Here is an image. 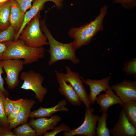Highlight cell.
<instances>
[{
    "instance_id": "1",
    "label": "cell",
    "mask_w": 136,
    "mask_h": 136,
    "mask_svg": "<svg viewBox=\"0 0 136 136\" xmlns=\"http://www.w3.org/2000/svg\"><path fill=\"white\" fill-rule=\"evenodd\" d=\"M46 16L40 20V24L41 30L46 36L50 46L49 49L47 50L50 55L48 65L51 66L57 61L63 60H69L75 64L79 63L80 60L76 55L77 49L74 41L65 43L55 39L46 25Z\"/></svg>"
},
{
    "instance_id": "23",
    "label": "cell",
    "mask_w": 136,
    "mask_h": 136,
    "mask_svg": "<svg viewBox=\"0 0 136 136\" xmlns=\"http://www.w3.org/2000/svg\"><path fill=\"white\" fill-rule=\"evenodd\" d=\"M6 97L3 92L0 90V124L3 128L8 127L9 125L4 107V102Z\"/></svg>"
},
{
    "instance_id": "20",
    "label": "cell",
    "mask_w": 136,
    "mask_h": 136,
    "mask_svg": "<svg viewBox=\"0 0 136 136\" xmlns=\"http://www.w3.org/2000/svg\"><path fill=\"white\" fill-rule=\"evenodd\" d=\"M130 122L136 128V100L125 103L120 105Z\"/></svg>"
},
{
    "instance_id": "8",
    "label": "cell",
    "mask_w": 136,
    "mask_h": 136,
    "mask_svg": "<svg viewBox=\"0 0 136 136\" xmlns=\"http://www.w3.org/2000/svg\"><path fill=\"white\" fill-rule=\"evenodd\" d=\"M65 68L66 73H63L66 81L71 85L86 108H89L90 104L89 100V95L83 84V82L81 80L79 73L72 71L68 66L66 65Z\"/></svg>"
},
{
    "instance_id": "30",
    "label": "cell",
    "mask_w": 136,
    "mask_h": 136,
    "mask_svg": "<svg viewBox=\"0 0 136 136\" xmlns=\"http://www.w3.org/2000/svg\"><path fill=\"white\" fill-rule=\"evenodd\" d=\"M13 106V100L6 97L4 102V107L6 114L7 117L11 113Z\"/></svg>"
},
{
    "instance_id": "32",
    "label": "cell",
    "mask_w": 136,
    "mask_h": 136,
    "mask_svg": "<svg viewBox=\"0 0 136 136\" xmlns=\"http://www.w3.org/2000/svg\"><path fill=\"white\" fill-rule=\"evenodd\" d=\"M0 136H15L8 127L3 128L0 131Z\"/></svg>"
},
{
    "instance_id": "22",
    "label": "cell",
    "mask_w": 136,
    "mask_h": 136,
    "mask_svg": "<svg viewBox=\"0 0 136 136\" xmlns=\"http://www.w3.org/2000/svg\"><path fill=\"white\" fill-rule=\"evenodd\" d=\"M12 131L15 136H37L35 131L28 123L16 127Z\"/></svg>"
},
{
    "instance_id": "14",
    "label": "cell",
    "mask_w": 136,
    "mask_h": 136,
    "mask_svg": "<svg viewBox=\"0 0 136 136\" xmlns=\"http://www.w3.org/2000/svg\"><path fill=\"white\" fill-rule=\"evenodd\" d=\"M111 76L101 80H93L87 78L84 80L80 76L83 82L89 86L90 90L89 95V100L90 104H94L95 101L97 96L103 91H105L110 86L109 84Z\"/></svg>"
},
{
    "instance_id": "19",
    "label": "cell",
    "mask_w": 136,
    "mask_h": 136,
    "mask_svg": "<svg viewBox=\"0 0 136 136\" xmlns=\"http://www.w3.org/2000/svg\"><path fill=\"white\" fill-rule=\"evenodd\" d=\"M11 4V0L0 4V32L10 26L9 16Z\"/></svg>"
},
{
    "instance_id": "13",
    "label": "cell",
    "mask_w": 136,
    "mask_h": 136,
    "mask_svg": "<svg viewBox=\"0 0 136 136\" xmlns=\"http://www.w3.org/2000/svg\"><path fill=\"white\" fill-rule=\"evenodd\" d=\"M110 133L113 136H136V128L129 121L122 108L118 120Z\"/></svg>"
},
{
    "instance_id": "17",
    "label": "cell",
    "mask_w": 136,
    "mask_h": 136,
    "mask_svg": "<svg viewBox=\"0 0 136 136\" xmlns=\"http://www.w3.org/2000/svg\"><path fill=\"white\" fill-rule=\"evenodd\" d=\"M36 103L34 100L27 99L16 117L9 123V128L12 129L19 125L28 123V120L31 112V109Z\"/></svg>"
},
{
    "instance_id": "5",
    "label": "cell",
    "mask_w": 136,
    "mask_h": 136,
    "mask_svg": "<svg viewBox=\"0 0 136 136\" xmlns=\"http://www.w3.org/2000/svg\"><path fill=\"white\" fill-rule=\"evenodd\" d=\"M20 78L23 81L20 88L32 91L35 98L40 103L43 102L45 96L48 92L47 89L42 85L44 78L40 73L30 70L22 72Z\"/></svg>"
},
{
    "instance_id": "7",
    "label": "cell",
    "mask_w": 136,
    "mask_h": 136,
    "mask_svg": "<svg viewBox=\"0 0 136 136\" xmlns=\"http://www.w3.org/2000/svg\"><path fill=\"white\" fill-rule=\"evenodd\" d=\"M0 62L6 74L5 79L8 88L11 90L15 89L19 83V75L24 69L23 61L19 59H7Z\"/></svg>"
},
{
    "instance_id": "9",
    "label": "cell",
    "mask_w": 136,
    "mask_h": 136,
    "mask_svg": "<svg viewBox=\"0 0 136 136\" xmlns=\"http://www.w3.org/2000/svg\"><path fill=\"white\" fill-rule=\"evenodd\" d=\"M116 95L123 103L136 100V81L125 79L111 87Z\"/></svg>"
},
{
    "instance_id": "6",
    "label": "cell",
    "mask_w": 136,
    "mask_h": 136,
    "mask_svg": "<svg viewBox=\"0 0 136 136\" xmlns=\"http://www.w3.org/2000/svg\"><path fill=\"white\" fill-rule=\"evenodd\" d=\"M94 111V109L92 107L89 109L86 108L84 119L82 124L76 129H71L68 132H64L63 135L96 136V125L100 116L93 114Z\"/></svg>"
},
{
    "instance_id": "29",
    "label": "cell",
    "mask_w": 136,
    "mask_h": 136,
    "mask_svg": "<svg viewBox=\"0 0 136 136\" xmlns=\"http://www.w3.org/2000/svg\"><path fill=\"white\" fill-rule=\"evenodd\" d=\"M18 4L22 13L25 14L26 11L31 7L32 3L34 0H15Z\"/></svg>"
},
{
    "instance_id": "28",
    "label": "cell",
    "mask_w": 136,
    "mask_h": 136,
    "mask_svg": "<svg viewBox=\"0 0 136 136\" xmlns=\"http://www.w3.org/2000/svg\"><path fill=\"white\" fill-rule=\"evenodd\" d=\"M113 2L119 4L127 10H133L136 7V0H113Z\"/></svg>"
},
{
    "instance_id": "33",
    "label": "cell",
    "mask_w": 136,
    "mask_h": 136,
    "mask_svg": "<svg viewBox=\"0 0 136 136\" xmlns=\"http://www.w3.org/2000/svg\"><path fill=\"white\" fill-rule=\"evenodd\" d=\"M6 48V46L5 44L0 42V61Z\"/></svg>"
},
{
    "instance_id": "4",
    "label": "cell",
    "mask_w": 136,
    "mask_h": 136,
    "mask_svg": "<svg viewBox=\"0 0 136 136\" xmlns=\"http://www.w3.org/2000/svg\"><path fill=\"white\" fill-rule=\"evenodd\" d=\"M40 17V12L27 24L19 37V39L28 46L37 48L49 45L47 38L41 28Z\"/></svg>"
},
{
    "instance_id": "21",
    "label": "cell",
    "mask_w": 136,
    "mask_h": 136,
    "mask_svg": "<svg viewBox=\"0 0 136 136\" xmlns=\"http://www.w3.org/2000/svg\"><path fill=\"white\" fill-rule=\"evenodd\" d=\"M109 116L107 113H103L100 117L96 128V133L97 136H110V130L108 128L107 120Z\"/></svg>"
},
{
    "instance_id": "16",
    "label": "cell",
    "mask_w": 136,
    "mask_h": 136,
    "mask_svg": "<svg viewBox=\"0 0 136 136\" xmlns=\"http://www.w3.org/2000/svg\"><path fill=\"white\" fill-rule=\"evenodd\" d=\"M67 104L66 100L63 99L59 101L56 105L51 107H40L38 109L31 112L30 118L51 117L54 114L58 111L68 112L69 110L66 107Z\"/></svg>"
},
{
    "instance_id": "18",
    "label": "cell",
    "mask_w": 136,
    "mask_h": 136,
    "mask_svg": "<svg viewBox=\"0 0 136 136\" xmlns=\"http://www.w3.org/2000/svg\"><path fill=\"white\" fill-rule=\"evenodd\" d=\"M11 0L9 22L10 26L13 28L17 34L22 25L24 15L22 13L17 3L15 0Z\"/></svg>"
},
{
    "instance_id": "24",
    "label": "cell",
    "mask_w": 136,
    "mask_h": 136,
    "mask_svg": "<svg viewBox=\"0 0 136 136\" xmlns=\"http://www.w3.org/2000/svg\"><path fill=\"white\" fill-rule=\"evenodd\" d=\"M27 99L21 98L16 100H13L14 104L13 110L11 113L7 117L8 122L9 124L16 117Z\"/></svg>"
},
{
    "instance_id": "34",
    "label": "cell",
    "mask_w": 136,
    "mask_h": 136,
    "mask_svg": "<svg viewBox=\"0 0 136 136\" xmlns=\"http://www.w3.org/2000/svg\"><path fill=\"white\" fill-rule=\"evenodd\" d=\"M10 0H0V4L6 2Z\"/></svg>"
},
{
    "instance_id": "35",
    "label": "cell",
    "mask_w": 136,
    "mask_h": 136,
    "mask_svg": "<svg viewBox=\"0 0 136 136\" xmlns=\"http://www.w3.org/2000/svg\"><path fill=\"white\" fill-rule=\"evenodd\" d=\"M2 129V127L0 124V131Z\"/></svg>"
},
{
    "instance_id": "3",
    "label": "cell",
    "mask_w": 136,
    "mask_h": 136,
    "mask_svg": "<svg viewBox=\"0 0 136 136\" xmlns=\"http://www.w3.org/2000/svg\"><path fill=\"white\" fill-rule=\"evenodd\" d=\"M7 48L1 60L7 59H23L24 64H30L44 58L45 49L43 47L34 48L27 46L22 40L18 39L13 41L3 42Z\"/></svg>"
},
{
    "instance_id": "25",
    "label": "cell",
    "mask_w": 136,
    "mask_h": 136,
    "mask_svg": "<svg viewBox=\"0 0 136 136\" xmlns=\"http://www.w3.org/2000/svg\"><path fill=\"white\" fill-rule=\"evenodd\" d=\"M16 34L14 29L10 26L5 30L0 32V42L13 41Z\"/></svg>"
},
{
    "instance_id": "15",
    "label": "cell",
    "mask_w": 136,
    "mask_h": 136,
    "mask_svg": "<svg viewBox=\"0 0 136 136\" xmlns=\"http://www.w3.org/2000/svg\"><path fill=\"white\" fill-rule=\"evenodd\" d=\"M105 92V93L98 95L95 100L100 107V111L103 113H107L108 108L112 105L117 104L121 105L123 104L120 98L114 94L110 86Z\"/></svg>"
},
{
    "instance_id": "11",
    "label": "cell",
    "mask_w": 136,
    "mask_h": 136,
    "mask_svg": "<svg viewBox=\"0 0 136 136\" xmlns=\"http://www.w3.org/2000/svg\"><path fill=\"white\" fill-rule=\"evenodd\" d=\"M59 87L58 89L60 93L64 96L72 105L75 106L81 105L82 100L71 85L68 84L66 81L63 73L55 70Z\"/></svg>"
},
{
    "instance_id": "27",
    "label": "cell",
    "mask_w": 136,
    "mask_h": 136,
    "mask_svg": "<svg viewBox=\"0 0 136 136\" xmlns=\"http://www.w3.org/2000/svg\"><path fill=\"white\" fill-rule=\"evenodd\" d=\"M71 129L70 127L66 123H63L57 127H55L52 131L46 132L43 135L44 136H55L62 132H68Z\"/></svg>"
},
{
    "instance_id": "10",
    "label": "cell",
    "mask_w": 136,
    "mask_h": 136,
    "mask_svg": "<svg viewBox=\"0 0 136 136\" xmlns=\"http://www.w3.org/2000/svg\"><path fill=\"white\" fill-rule=\"evenodd\" d=\"M61 117L57 115H52L48 118L47 117L31 118L28 123L34 129L37 135L42 136L48 130H53L60 122Z\"/></svg>"
},
{
    "instance_id": "2",
    "label": "cell",
    "mask_w": 136,
    "mask_h": 136,
    "mask_svg": "<svg viewBox=\"0 0 136 136\" xmlns=\"http://www.w3.org/2000/svg\"><path fill=\"white\" fill-rule=\"evenodd\" d=\"M108 11V6L105 5L100 8L99 14L93 20L80 27L70 29L68 35L73 39L77 49L89 45L94 37L103 30L104 20Z\"/></svg>"
},
{
    "instance_id": "12",
    "label": "cell",
    "mask_w": 136,
    "mask_h": 136,
    "mask_svg": "<svg viewBox=\"0 0 136 136\" xmlns=\"http://www.w3.org/2000/svg\"><path fill=\"white\" fill-rule=\"evenodd\" d=\"M63 0H34L33 5L29 10L25 13L22 25L16 34L14 41L19 39L22 31L27 24L44 8L45 3L48 2L54 3L58 9H61L63 6Z\"/></svg>"
},
{
    "instance_id": "26",
    "label": "cell",
    "mask_w": 136,
    "mask_h": 136,
    "mask_svg": "<svg viewBox=\"0 0 136 136\" xmlns=\"http://www.w3.org/2000/svg\"><path fill=\"white\" fill-rule=\"evenodd\" d=\"M122 70L127 76L133 75L136 77V58H133L124 63Z\"/></svg>"
},
{
    "instance_id": "31",
    "label": "cell",
    "mask_w": 136,
    "mask_h": 136,
    "mask_svg": "<svg viewBox=\"0 0 136 136\" xmlns=\"http://www.w3.org/2000/svg\"><path fill=\"white\" fill-rule=\"evenodd\" d=\"M4 73V72L0 62V90L3 92L6 97H7L9 95V93L8 91L4 87V81L2 77V74Z\"/></svg>"
}]
</instances>
